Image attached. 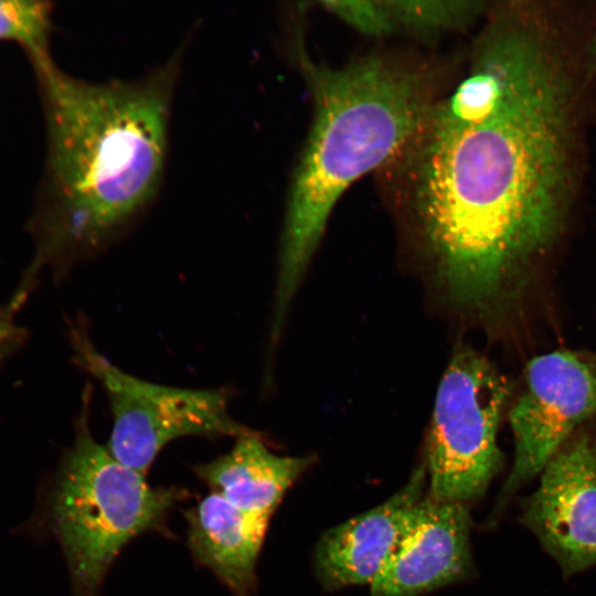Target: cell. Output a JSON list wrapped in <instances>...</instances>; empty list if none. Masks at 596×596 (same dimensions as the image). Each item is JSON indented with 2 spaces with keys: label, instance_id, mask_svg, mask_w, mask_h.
Wrapping results in <instances>:
<instances>
[{
  "label": "cell",
  "instance_id": "16",
  "mask_svg": "<svg viewBox=\"0 0 596 596\" xmlns=\"http://www.w3.org/2000/svg\"><path fill=\"white\" fill-rule=\"evenodd\" d=\"M14 305L0 311V361L10 353L22 339V330L13 322Z\"/></svg>",
  "mask_w": 596,
  "mask_h": 596
},
{
  "label": "cell",
  "instance_id": "4",
  "mask_svg": "<svg viewBox=\"0 0 596 596\" xmlns=\"http://www.w3.org/2000/svg\"><path fill=\"white\" fill-rule=\"evenodd\" d=\"M86 387L50 494L51 531L66 560L74 596H97L123 549L137 536L167 533L172 507L189 493L178 487H152L146 476L117 460L89 426Z\"/></svg>",
  "mask_w": 596,
  "mask_h": 596
},
{
  "label": "cell",
  "instance_id": "13",
  "mask_svg": "<svg viewBox=\"0 0 596 596\" xmlns=\"http://www.w3.org/2000/svg\"><path fill=\"white\" fill-rule=\"evenodd\" d=\"M52 3L35 0H0V41L22 46L30 62L51 57Z\"/></svg>",
  "mask_w": 596,
  "mask_h": 596
},
{
  "label": "cell",
  "instance_id": "15",
  "mask_svg": "<svg viewBox=\"0 0 596 596\" xmlns=\"http://www.w3.org/2000/svg\"><path fill=\"white\" fill-rule=\"evenodd\" d=\"M320 6L365 35L383 36L396 30L386 0L323 1Z\"/></svg>",
  "mask_w": 596,
  "mask_h": 596
},
{
  "label": "cell",
  "instance_id": "1",
  "mask_svg": "<svg viewBox=\"0 0 596 596\" xmlns=\"http://www.w3.org/2000/svg\"><path fill=\"white\" fill-rule=\"evenodd\" d=\"M573 95L543 35L507 18L470 70L401 149L428 278L464 318H491L525 283L564 223Z\"/></svg>",
  "mask_w": 596,
  "mask_h": 596
},
{
  "label": "cell",
  "instance_id": "12",
  "mask_svg": "<svg viewBox=\"0 0 596 596\" xmlns=\"http://www.w3.org/2000/svg\"><path fill=\"white\" fill-rule=\"evenodd\" d=\"M188 546L234 596H251L268 522L254 518L211 492L184 512Z\"/></svg>",
  "mask_w": 596,
  "mask_h": 596
},
{
  "label": "cell",
  "instance_id": "9",
  "mask_svg": "<svg viewBox=\"0 0 596 596\" xmlns=\"http://www.w3.org/2000/svg\"><path fill=\"white\" fill-rule=\"evenodd\" d=\"M426 485L423 460L387 500L326 531L313 554L315 573L322 587L334 590L371 585L407 533Z\"/></svg>",
  "mask_w": 596,
  "mask_h": 596
},
{
  "label": "cell",
  "instance_id": "7",
  "mask_svg": "<svg viewBox=\"0 0 596 596\" xmlns=\"http://www.w3.org/2000/svg\"><path fill=\"white\" fill-rule=\"evenodd\" d=\"M596 415V368L564 351L532 359L526 389L510 411L514 460L501 503L541 473L570 434Z\"/></svg>",
  "mask_w": 596,
  "mask_h": 596
},
{
  "label": "cell",
  "instance_id": "6",
  "mask_svg": "<svg viewBox=\"0 0 596 596\" xmlns=\"http://www.w3.org/2000/svg\"><path fill=\"white\" fill-rule=\"evenodd\" d=\"M509 383L470 347L453 353L440 379L426 443L428 496L468 503L483 494L501 467L497 443Z\"/></svg>",
  "mask_w": 596,
  "mask_h": 596
},
{
  "label": "cell",
  "instance_id": "11",
  "mask_svg": "<svg viewBox=\"0 0 596 596\" xmlns=\"http://www.w3.org/2000/svg\"><path fill=\"white\" fill-rule=\"evenodd\" d=\"M312 455L285 456L269 449L262 434L235 438L222 456L193 467L196 477L243 512L269 523L289 487L312 465Z\"/></svg>",
  "mask_w": 596,
  "mask_h": 596
},
{
  "label": "cell",
  "instance_id": "5",
  "mask_svg": "<svg viewBox=\"0 0 596 596\" xmlns=\"http://www.w3.org/2000/svg\"><path fill=\"white\" fill-rule=\"evenodd\" d=\"M71 343L76 364L100 385L108 401V450L145 476L161 450L179 438H236L255 432L232 416L227 389L177 387L127 373L95 347L83 324L72 327Z\"/></svg>",
  "mask_w": 596,
  "mask_h": 596
},
{
  "label": "cell",
  "instance_id": "10",
  "mask_svg": "<svg viewBox=\"0 0 596 596\" xmlns=\"http://www.w3.org/2000/svg\"><path fill=\"white\" fill-rule=\"evenodd\" d=\"M471 519L466 503L426 494L371 596H416L464 578L471 568Z\"/></svg>",
  "mask_w": 596,
  "mask_h": 596
},
{
  "label": "cell",
  "instance_id": "2",
  "mask_svg": "<svg viewBox=\"0 0 596 596\" xmlns=\"http://www.w3.org/2000/svg\"><path fill=\"white\" fill-rule=\"evenodd\" d=\"M182 49L131 79L91 82L32 62L46 157L30 230L33 267L66 269L125 235L164 177Z\"/></svg>",
  "mask_w": 596,
  "mask_h": 596
},
{
  "label": "cell",
  "instance_id": "14",
  "mask_svg": "<svg viewBox=\"0 0 596 596\" xmlns=\"http://www.w3.org/2000/svg\"><path fill=\"white\" fill-rule=\"evenodd\" d=\"M396 29L404 28L422 35H434L465 26L485 10L481 1L386 0Z\"/></svg>",
  "mask_w": 596,
  "mask_h": 596
},
{
  "label": "cell",
  "instance_id": "3",
  "mask_svg": "<svg viewBox=\"0 0 596 596\" xmlns=\"http://www.w3.org/2000/svg\"><path fill=\"white\" fill-rule=\"evenodd\" d=\"M292 53L312 99V121L288 190L269 339L280 340L290 306L338 200L360 177L396 156L435 103L418 70L380 55L341 66Z\"/></svg>",
  "mask_w": 596,
  "mask_h": 596
},
{
  "label": "cell",
  "instance_id": "17",
  "mask_svg": "<svg viewBox=\"0 0 596 596\" xmlns=\"http://www.w3.org/2000/svg\"><path fill=\"white\" fill-rule=\"evenodd\" d=\"M592 57H593V62L596 64V36L592 45Z\"/></svg>",
  "mask_w": 596,
  "mask_h": 596
},
{
  "label": "cell",
  "instance_id": "8",
  "mask_svg": "<svg viewBox=\"0 0 596 596\" xmlns=\"http://www.w3.org/2000/svg\"><path fill=\"white\" fill-rule=\"evenodd\" d=\"M524 522L566 573L596 564V451L587 437L564 444L540 473Z\"/></svg>",
  "mask_w": 596,
  "mask_h": 596
}]
</instances>
